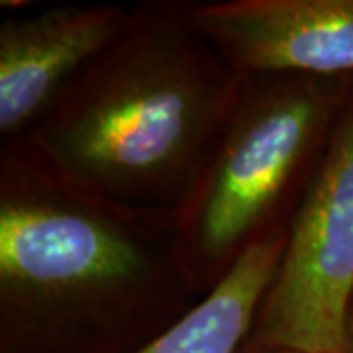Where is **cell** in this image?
I'll list each match as a JSON object with an SVG mask.
<instances>
[{
	"instance_id": "obj_1",
	"label": "cell",
	"mask_w": 353,
	"mask_h": 353,
	"mask_svg": "<svg viewBox=\"0 0 353 353\" xmlns=\"http://www.w3.org/2000/svg\"><path fill=\"white\" fill-rule=\"evenodd\" d=\"M201 299L175 214L102 199L2 139L0 353H134Z\"/></svg>"
},
{
	"instance_id": "obj_2",
	"label": "cell",
	"mask_w": 353,
	"mask_h": 353,
	"mask_svg": "<svg viewBox=\"0 0 353 353\" xmlns=\"http://www.w3.org/2000/svg\"><path fill=\"white\" fill-rule=\"evenodd\" d=\"M240 81L194 26L189 0L139 2L22 138L81 189L175 214Z\"/></svg>"
},
{
	"instance_id": "obj_3",
	"label": "cell",
	"mask_w": 353,
	"mask_h": 353,
	"mask_svg": "<svg viewBox=\"0 0 353 353\" xmlns=\"http://www.w3.org/2000/svg\"><path fill=\"white\" fill-rule=\"evenodd\" d=\"M353 79L248 75L175 212L181 259L204 296L253 248L289 236Z\"/></svg>"
},
{
	"instance_id": "obj_4",
	"label": "cell",
	"mask_w": 353,
	"mask_h": 353,
	"mask_svg": "<svg viewBox=\"0 0 353 353\" xmlns=\"http://www.w3.org/2000/svg\"><path fill=\"white\" fill-rule=\"evenodd\" d=\"M353 304V90L290 224L248 340L347 353Z\"/></svg>"
},
{
	"instance_id": "obj_5",
	"label": "cell",
	"mask_w": 353,
	"mask_h": 353,
	"mask_svg": "<svg viewBox=\"0 0 353 353\" xmlns=\"http://www.w3.org/2000/svg\"><path fill=\"white\" fill-rule=\"evenodd\" d=\"M189 12L238 75L353 79V0H208Z\"/></svg>"
},
{
	"instance_id": "obj_6",
	"label": "cell",
	"mask_w": 353,
	"mask_h": 353,
	"mask_svg": "<svg viewBox=\"0 0 353 353\" xmlns=\"http://www.w3.org/2000/svg\"><path fill=\"white\" fill-rule=\"evenodd\" d=\"M118 4H67L0 24V138L26 134L67 83L122 30Z\"/></svg>"
},
{
	"instance_id": "obj_7",
	"label": "cell",
	"mask_w": 353,
	"mask_h": 353,
	"mask_svg": "<svg viewBox=\"0 0 353 353\" xmlns=\"http://www.w3.org/2000/svg\"><path fill=\"white\" fill-rule=\"evenodd\" d=\"M289 236L253 248L175 326L134 353H238L248 341Z\"/></svg>"
},
{
	"instance_id": "obj_8",
	"label": "cell",
	"mask_w": 353,
	"mask_h": 353,
	"mask_svg": "<svg viewBox=\"0 0 353 353\" xmlns=\"http://www.w3.org/2000/svg\"><path fill=\"white\" fill-rule=\"evenodd\" d=\"M238 353H310V352L292 350V347H279V345H261V343H253V341L248 340Z\"/></svg>"
},
{
	"instance_id": "obj_9",
	"label": "cell",
	"mask_w": 353,
	"mask_h": 353,
	"mask_svg": "<svg viewBox=\"0 0 353 353\" xmlns=\"http://www.w3.org/2000/svg\"><path fill=\"white\" fill-rule=\"evenodd\" d=\"M347 353H353V304L350 312V322H347Z\"/></svg>"
}]
</instances>
